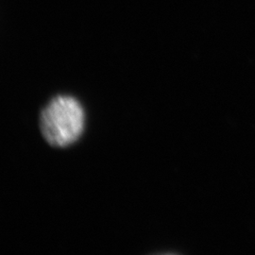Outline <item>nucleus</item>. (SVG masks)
Here are the masks:
<instances>
[{
	"label": "nucleus",
	"instance_id": "nucleus-1",
	"mask_svg": "<svg viewBox=\"0 0 255 255\" xmlns=\"http://www.w3.org/2000/svg\"><path fill=\"white\" fill-rule=\"evenodd\" d=\"M86 115L78 99L60 95L50 100L41 111L39 125L42 136L49 146L64 148L82 136Z\"/></svg>",
	"mask_w": 255,
	"mask_h": 255
}]
</instances>
